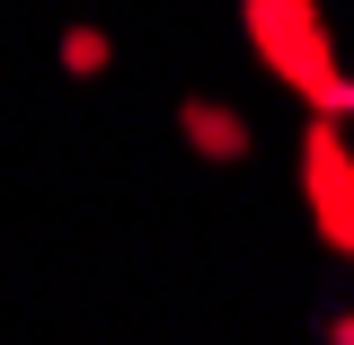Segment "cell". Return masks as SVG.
<instances>
[{
  "instance_id": "6da1fadb",
  "label": "cell",
  "mask_w": 354,
  "mask_h": 345,
  "mask_svg": "<svg viewBox=\"0 0 354 345\" xmlns=\"http://www.w3.org/2000/svg\"><path fill=\"white\" fill-rule=\"evenodd\" d=\"M248 36H257L266 71L310 97V115H346L354 106V80L337 71V53H328L319 0H248Z\"/></svg>"
},
{
  "instance_id": "7a4b0ae2",
  "label": "cell",
  "mask_w": 354,
  "mask_h": 345,
  "mask_svg": "<svg viewBox=\"0 0 354 345\" xmlns=\"http://www.w3.org/2000/svg\"><path fill=\"white\" fill-rule=\"evenodd\" d=\"M301 186H310V221L328 248L354 257V151L337 142V115H319L301 133Z\"/></svg>"
},
{
  "instance_id": "3957f363",
  "label": "cell",
  "mask_w": 354,
  "mask_h": 345,
  "mask_svg": "<svg viewBox=\"0 0 354 345\" xmlns=\"http://www.w3.org/2000/svg\"><path fill=\"white\" fill-rule=\"evenodd\" d=\"M186 133H195V142H204L213 160H230V151H239V124H230L221 106H186Z\"/></svg>"
}]
</instances>
